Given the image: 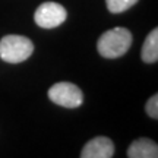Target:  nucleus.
Listing matches in <instances>:
<instances>
[{
    "label": "nucleus",
    "mask_w": 158,
    "mask_h": 158,
    "mask_svg": "<svg viewBox=\"0 0 158 158\" xmlns=\"http://www.w3.org/2000/svg\"><path fill=\"white\" fill-rule=\"evenodd\" d=\"M132 45V34L129 29L117 27L110 31H106L98 38L97 48L98 53L106 59H117L127 53Z\"/></svg>",
    "instance_id": "f257e3e1"
},
{
    "label": "nucleus",
    "mask_w": 158,
    "mask_h": 158,
    "mask_svg": "<svg viewBox=\"0 0 158 158\" xmlns=\"http://www.w3.org/2000/svg\"><path fill=\"white\" fill-rule=\"evenodd\" d=\"M32 51V41L23 35H5L0 40V59L6 63L25 62Z\"/></svg>",
    "instance_id": "f03ea898"
},
{
    "label": "nucleus",
    "mask_w": 158,
    "mask_h": 158,
    "mask_svg": "<svg viewBox=\"0 0 158 158\" xmlns=\"http://www.w3.org/2000/svg\"><path fill=\"white\" fill-rule=\"evenodd\" d=\"M48 98L51 101L66 108H76L82 106L84 94L75 84L70 82H57L48 89Z\"/></svg>",
    "instance_id": "7ed1b4c3"
},
{
    "label": "nucleus",
    "mask_w": 158,
    "mask_h": 158,
    "mask_svg": "<svg viewBox=\"0 0 158 158\" xmlns=\"http://www.w3.org/2000/svg\"><path fill=\"white\" fill-rule=\"evenodd\" d=\"M66 18H68L66 9L56 2H45L40 5L34 13L35 23L45 29L57 28L66 21Z\"/></svg>",
    "instance_id": "20e7f679"
},
{
    "label": "nucleus",
    "mask_w": 158,
    "mask_h": 158,
    "mask_svg": "<svg viewBox=\"0 0 158 158\" xmlns=\"http://www.w3.org/2000/svg\"><path fill=\"white\" fill-rule=\"evenodd\" d=\"M114 155V143L110 138L97 136L88 141V143L82 148V158H110Z\"/></svg>",
    "instance_id": "39448f33"
},
{
    "label": "nucleus",
    "mask_w": 158,
    "mask_h": 158,
    "mask_svg": "<svg viewBox=\"0 0 158 158\" xmlns=\"http://www.w3.org/2000/svg\"><path fill=\"white\" fill-rule=\"evenodd\" d=\"M127 157L129 158H157L158 147L157 143L148 138L136 139L127 148Z\"/></svg>",
    "instance_id": "423d86ee"
},
{
    "label": "nucleus",
    "mask_w": 158,
    "mask_h": 158,
    "mask_svg": "<svg viewBox=\"0 0 158 158\" xmlns=\"http://www.w3.org/2000/svg\"><path fill=\"white\" fill-rule=\"evenodd\" d=\"M141 59L145 63H155L158 60V29L154 28L143 41Z\"/></svg>",
    "instance_id": "0eeeda50"
},
{
    "label": "nucleus",
    "mask_w": 158,
    "mask_h": 158,
    "mask_svg": "<svg viewBox=\"0 0 158 158\" xmlns=\"http://www.w3.org/2000/svg\"><path fill=\"white\" fill-rule=\"evenodd\" d=\"M136 3H138V0H106L107 9L111 13H122V12L130 9Z\"/></svg>",
    "instance_id": "6e6552de"
},
{
    "label": "nucleus",
    "mask_w": 158,
    "mask_h": 158,
    "mask_svg": "<svg viewBox=\"0 0 158 158\" xmlns=\"http://www.w3.org/2000/svg\"><path fill=\"white\" fill-rule=\"evenodd\" d=\"M145 110H147V113L149 117H152L154 120L158 118V95L157 94L148 100L147 106H145Z\"/></svg>",
    "instance_id": "1a4fd4ad"
}]
</instances>
